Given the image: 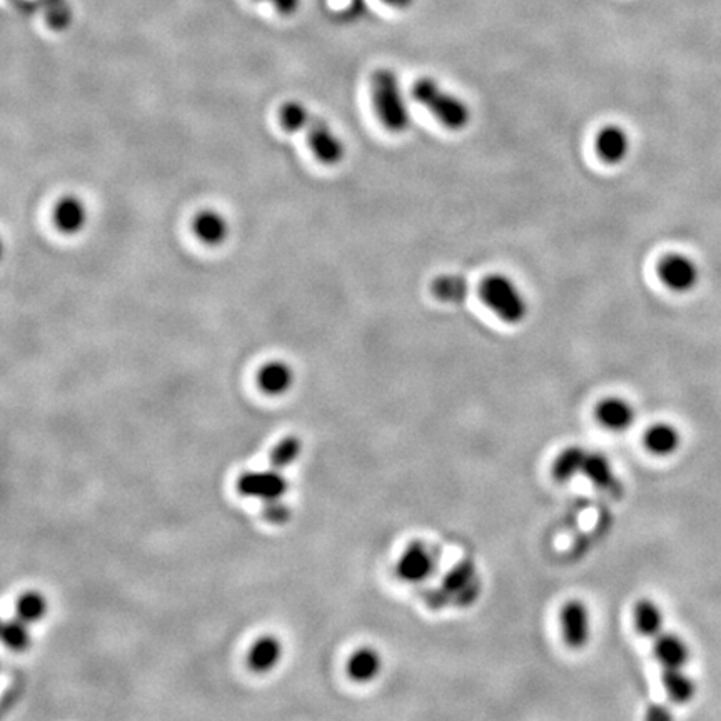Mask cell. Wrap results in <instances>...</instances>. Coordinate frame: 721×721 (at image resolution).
Instances as JSON below:
<instances>
[{
	"instance_id": "6da1fadb",
	"label": "cell",
	"mask_w": 721,
	"mask_h": 721,
	"mask_svg": "<svg viewBox=\"0 0 721 721\" xmlns=\"http://www.w3.org/2000/svg\"><path fill=\"white\" fill-rule=\"evenodd\" d=\"M370 84L372 105L381 124L395 134H403L411 124V114L396 72L378 68L372 72Z\"/></svg>"
},
{
	"instance_id": "7a4b0ae2",
	"label": "cell",
	"mask_w": 721,
	"mask_h": 721,
	"mask_svg": "<svg viewBox=\"0 0 721 721\" xmlns=\"http://www.w3.org/2000/svg\"><path fill=\"white\" fill-rule=\"evenodd\" d=\"M413 97L451 131H461L471 121L470 107L458 96L443 89L431 78L416 80L413 87Z\"/></svg>"
},
{
	"instance_id": "3957f363",
	"label": "cell",
	"mask_w": 721,
	"mask_h": 721,
	"mask_svg": "<svg viewBox=\"0 0 721 721\" xmlns=\"http://www.w3.org/2000/svg\"><path fill=\"white\" fill-rule=\"evenodd\" d=\"M481 299L507 324H519L528 315V301L518 286L503 274L486 276L479 287Z\"/></svg>"
},
{
	"instance_id": "277c9868",
	"label": "cell",
	"mask_w": 721,
	"mask_h": 721,
	"mask_svg": "<svg viewBox=\"0 0 721 721\" xmlns=\"http://www.w3.org/2000/svg\"><path fill=\"white\" fill-rule=\"evenodd\" d=\"M237 493L244 497H254L262 503L282 499L289 489V481L281 470L272 468L266 471H248L237 478Z\"/></svg>"
},
{
	"instance_id": "5b68a950",
	"label": "cell",
	"mask_w": 721,
	"mask_h": 721,
	"mask_svg": "<svg viewBox=\"0 0 721 721\" xmlns=\"http://www.w3.org/2000/svg\"><path fill=\"white\" fill-rule=\"evenodd\" d=\"M301 131L306 132L311 151L323 164L334 166L342 160L346 152L344 144L323 117L309 113Z\"/></svg>"
},
{
	"instance_id": "8992f818",
	"label": "cell",
	"mask_w": 721,
	"mask_h": 721,
	"mask_svg": "<svg viewBox=\"0 0 721 721\" xmlns=\"http://www.w3.org/2000/svg\"><path fill=\"white\" fill-rule=\"evenodd\" d=\"M434 570L436 552L421 541L411 543L396 564V573L406 583H423L434 573Z\"/></svg>"
},
{
	"instance_id": "52a82bcc",
	"label": "cell",
	"mask_w": 721,
	"mask_h": 721,
	"mask_svg": "<svg viewBox=\"0 0 721 721\" xmlns=\"http://www.w3.org/2000/svg\"><path fill=\"white\" fill-rule=\"evenodd\" d=\"M660 279L675 293H689L699 282L698 264L683 254H670L658 266Z\"/></svg>"
},
{
	"instance_id": "ba28073f",
	"label": "cell",
	"mask_w": 721,
	"mask_h": 721,
	"mask_svg": "<svg viewBox=\"0 0 721 721\" xmlns=\"http://www.w3.org/2000/svg\"><path fill=\"white\" fill-rule=\"evenodd\" d=\"M444 595L450 598L454 605L468 607L481 593V581L473 563L464 561L452 568L443 583Z\"/></svg>"
},
{
	"instance_id": "9c48e42d",
	"label": "cell",
	"mask_w": 721,
	"mask_h": 721,
	"mask_svg": "<svg viewBox=\"0 0 721 721\" xmlns=\"http://www.w3.org/2000/svg\"><path fill=\"white\" fill-rule=\"evenodd\" d=\"M561 633L566 646L571 650H583L591 638V615L585 603L570 601L560 615Z\"/></svg>"
},
{
	"instance_id": "30bf717a",
	"label": "cell",
	"mask_w": 721,
	"mask_h": 721,
	"mask_svg": "<svg viewBox=\"0 0 721 721\" xmlns=\"http://www.w3.org/2000/svg\"><path fill=\"white\" fill-rule=\"evenodd\" d=\"M595 417L601 428L613 433H623L630 429L636 419L634 407L623 397H607L599 401L595 409Z\"/></svg>"
},
{
	"instance_id": "8fae6325",
	"label": "cell",
	"mask_w": 721,
	"mask_h": 721,
	"mask_svg": "<svg viewBox=\"0 0 721 721\" xmlns=\"http://www.w3.org/2000/svg\"><path fill=\"white\" fill-rule=\"evenodd\" d=\"M581 474L597 486L598 489L608 493L609 496H620L623 493V485L605 454L588 452Z\"/></svg>"
},
{
	"instance_id": "7c38bea8",
	"label": "cell",
	"mask_w": 721,
	"mask_h": 721,
	"mask_svg": "<svg viewBox=\"0 0 721 721\" xmlns=\"http://www.w3.org/2000/svg\"><path fill=\"white\" fill-rule=\"evenodd\" d=\"M656 662L665 668H685L689 660V648L683 638L675 633H662L653 640Z\"/></svg>"
},
{
	"instance_id": "4fadbf2b",
	"label": "cell",
	"mask_w": 721,
	"mask_h": 721,
	"mask_svg": "<svg viewBox=\"0 0 721 721\" xmlns=\"http://www.w3.org/2000/svg\"><path fill=\"white\" fill-rule=\"evenodd\" d=\"M597 152L607 164H620L630 152V137L618 125H607L598 132Z\"/></svg>"
},
{
	"instance_id": "5bb4252c",
	"label": "cell",
	"mask_w": 721,
	"mask_h": 721,
	"mask_svg": "<svg viewBox=\"0 0 721 721\" xmlns=\"http://www.w3.org/2000/svg\"><path fill=\"white\" fill-rule=\"evenodd\" d=\"M87 223L86 204L76 196L62 197L54 207V224L64 234H78Z\"/></svg>"
},
{
	"instance_id": "9a60e30c",
	"label": "cell",
	"mask_w": 721,
	"mask_h": 721,
	"mask_svg": "<svg viewBox=\"0 0 721 721\" xmlns=\"http://www.w3.org/2000/svg\"><path fill=\"white\" fill-rule=\"evenodd\" d=\"M282 660V643L276 636H260L248 652V666L254 673H269Z\"/></svg>"
},
{
	"instance_id": "2e32d148",
	"label": "cell",
	"mask_w": 721,
	"mask_h": 721,
	"mask_svg": "<svg viewBox=\"0 0 721 721\" xmlns=\"http://www.w3.org/2000/svg\"><path fill=\"white\" fill-rule=\"evenodd\" d=\"M346 670L352 681L371 683L383 670V658L379 652L371 646H362L351 654Z\"/></svg>"
},
{
	"instance_id": "e0dca14e",
	"label": "cell",
	"mask_w": 721,
	"mask_h": 721,
	"mask_svg": "<svg viewBox=\"0 0 721 721\" xmlns=\"http://www.w3.org/2000/svg\"><path fill=\"white\" fill-rule=\"evenodd\" d=\"M294 383L293 368L282 360H272L260 368L258 384L260 391L269 396L286 395Z\"/></svg>"
},
{
	"instance_id": "ac0fdd59",
	"label": "cell",
	"mask_w": 721,
	"mask_h": 721,
	"mask_svg": "<svg viewBox=\"0 0 721 721\" xmlns=\"http://www.w3.org/2000/svg\"><path fill=\"white\" fill-rule=\"evenodd\" d=\"M192 231L197 239L207 246H219L229 234V224L223 215L215 211H201L192 221Z\"/></svg>"
},
{
	"instance_id": "d6986e66",
	"label": "cell",
	"mask_w": 721,
	"mask_h": 721,
	"mask_svg": "<svg viewBox=\"0 0 721 721\" xmlns=\"http://www.w3.org/2000/svg\"><path fill=\"white\" fill-rule=\"evenodd\" d=\"M681 444L680 431L668 423H656L644 433V446L654 456H671Z\"/></svg>"
},
{
	"instance_id": "ffe728a7",
	"label": "cell",
	"mask_w": 721,
	"mask_h": 721,
	"mask_svg": "<svg viewBox=\"0 0 721 721\" xmlns=\"http://www.w3.org/2000/svg\"><path fill=\"white\" fill-rule=\"evenodd\" d=\"M633 620H634V628L644 638L654 640L658 634L663 633V625H665L663 611L652 599H640L636 603L634 611H633Z\"/></svg>"
},
{
	"instance_id": "44dd1931",
	"label": "cell",
	"mask_w": 721,
	"mask_h": 721,
	"mask_svg": "<svg viewBox=\"0 0 721 721\" xmlns=\"http://www.w3.org/2000/svg\"><path fill=\"white\" fill-rule=\"evenodd\" d=\"M662 685L668 698L678 705H685L697 693V683L687 675L685 668H665L662 673Z\"/></svg>"
},
{
	"instance_id": "7402d4cb",
	"label": "cell",
	"mask_w": 721,
	"mask_h": 721,
	"mask_svg": "<svg viewBox=\"0 0 721 721\" xmlns=\"http://www.w3.org/2000/svg\"><path fill=\"white\" fill-rule=\"evenodd\" d=\"M436 299L448 305H461L470 296V284L460 274H443L433 282Z\"/></svg>"
},
{
	"instance_id": "603a6c76",
	"label": "cell",
	"mask_w": 721,
	"mask_h": 721,
	"mask_svg": "<svg viewBox=\"0 0 721 721\" xmlns=\"http://www.w3.org/2000/svg\"><path fill=\"white\" fill-rule=\"evenodd\" d=\"M588 451L580 446H570L561 451L556 460L552 462V476L558 483H568L575 478L576 474H581L583 464H585Z\"/></svg>"
},
{
	"instance_id": "cb8c5ba5",
	"label": "cell",
	"mask_w": 721,
	"mask_h": 721,
	"mask_svg": "<svg viewBox=\"0 0 721 721\" xmlns=\"http://www.w3.org/2000/svg\"><path fill=\"white\" fill-rule=\"evenodd\" d=\"M2 642L15 653H23L25 650H29L32 643L31 625L27 621L21 620L19 616L5 621L2 626Z\"/></svg>"
},
{
	"instance_id": "d4e9b609",
	"label": "cell",
	"mask_w": 721,
	"mask_h": 721,
	"mask_svg": "<svg viewBox=\"0 0 721 721\" xmlns=\"http://www.w3.org/2000/svg\"><path fill=\"white\" fill-rule=\"evenodd\" d=\"M49 611L47 598L39 591H25L17 599L15 613L21 620L27 621L29 625H35L44 620Z\"/></svg>"
},
{
	"instance_id": "484cf974",
	"label": "cell",
	"mask_w": 721,
	"mask_h": 721,
	"mask_svg": "<svg viewBox=\"0 0 721 721\" xmlns=\"http://www.w3.org/2000/svg\"><path fill=\"white\" fill-rule=\"evenodd\" d=\"M301 451H303V443L299 438H296V436H289V438H284V440L279 441L276 446H274V450L270 452V464H272V468H278V470H286V468H289L291 464L299 460V456H301Z\"/></svg>"
},
{
	"instance_id": "4316f807",
	"label": "cell",
	"mask_w": 721,
	"mask_h": 721,
	"mask_svg": "<svg viewBox=\"0 0 721 721\" xmlns=\"http://www.w3.org/2000/svg\"><path fill=\"white\" fill-rule=\"evenodd\" d=\"M307 115L309 109L305 104L297 101L286 102L279 111V123L289 132H301Z\"/></svg>"
},
{
	"instance_id": "83f0119b",
	"label": "cell",
	"mask_w": 721,
	"mask_h": 721,
	"mask_svg": "<svg viewBox=\"0 0 721 721\" xmlns=\"http://www.w3.org/2000/svg\"><path fill=\"white\" fill-rule=\"evenodd\" d=\"M262 515L266 521H269L272 525H284L291 518V509L282 499H274L264 503Z\"/></svg>"
},
{
	"instance_id": "f1b7e54d",
	"label": "cell",
	"mask_w": 721,
	"mask_h": 721,
	"mask_svg": "<svg viewBox=\"0 0 721 721\" xmlns=\"http://www.w3.org/2000/svg\"><path fill=\"white\" fill-rule=\"evenodd\" d=\"M270 2L276 7V11L282 15H291L299 7V0H270Z\"/></svg>"
},
{
	"instance_id": "f546056e",
	"label": "cell",
	"mask_w": 721,
	"mask_h": 721,
	"mask_svg": "<svg viewBox=\"0 0 721 721\" xmlns=\"http://www.w3.org/2000/svg\"><path fill=\"white\" fill-rule=\"evenodd\" d=\"M386 5L395 7V9H407L409 5H413L415 0H381Z\"/></svg>"
}]
</instances>
